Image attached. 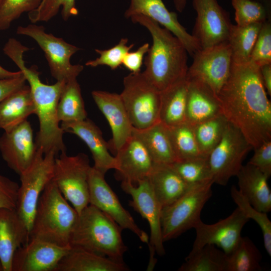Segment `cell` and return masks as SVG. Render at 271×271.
Here are the masks:
<instances>
[{
	"label": "cell",
	"instance_id": "obj_1",
	"mask_svg": "<svg viewBox=\"0 0 271 271\" xmlns=\"http://www.w3.org/2000/svg\"><path fill=\"white\" fill-rule=\"evenodd\" d=\"M218 99L222 114L253 149L271 140V103L259 66L232 63Z\"/></svg>",
	"mask_w": 271,
	"mask_h": 271
},
{
	"label": "cell",
	"instance_id": "obj_2",
	"mask_svg": "<svg viewBox=\"0 0 271 271\" xmlns=\"http://www.w3.org/2000/svg\"><path fill=\"white\" fill-rule=\"evenodd\" d=\"M29 48L15 38L8 39L3 51L17 65L25 76L30 87L35 106V114L39 122V130L36 138L37 149L44 154L66 152L63 142L64 131L59 124L57 107L61 93L65 87V81H57L53 84L44 83L40 78L37 66L28 67L24 60V54Z\"/></svg>",
	"mask_w": 271,
	"mask_h": 271
},
{
	"label": "cell",
	"instance_id": "obj_3",
	"mask_svg": "<svg viewBox=\"0 0 271 271\" xmlns=\"http://www.w3.org/2000/svg\"><path fill=\"white\" fill-rule=\"evenodd\" d=\"M134 23L145 27L153 40L145 57L143 72L160 92L186 77L188 52L182 42L170 31L150 18L134 15L129 18Z\"/></svg>",
	"mask_w": 271,
	"mask_h": 271
},
{
	"label": "cell",
	"instance_id": "obj_4",
	"mask_svg": "<svg viewBox=\"0 0 271 271\" xmlns=\"http://www.w3.org/2000/svg\"><path fill=\"white\" fill-rule=\"evenodd\" d=\"M121 227L110 217L89 204L79 214L69 245L124 262L127 249Z\"/></svg>",
	"mask_w": 271,
	"mask_h": 271
},
{
	"label": "cell",
	"instance_id": "obj_5",
	"mask_svg": "<svg viewBox=\"0 0 271 271\" xmlns=\"http://www.w3.org/2000/svg\"><path fill=\"white\" fill-rule=\"evenodd\" d=\"M78 215L51 180L39 197L29 239L36 238L61 246H70Z\"/></svg>",
	"mask_w": 271,
	"mask_h": 271
},
{
	"label": "cell",
	"instance_id": "obj_6",
	"mask_svg": "<svg viewBox=\"0 0 271 271\" xmlns=\"http://www.w3.org/2000/svg\"><path fill=\"white\" fill-rule=\"evenodd\" d=\"M212 179L192 185L174 202L162 208L161 227L164 242L175 238L194 228L201 220V211L212 194Z\"/></svg>",
	"mask_w": 271,
	"mask_h": 271
},
{
	"label": "cell",
	"instance_id": "obj_7",
	"mask_svg": "<svg viewBox=\"0 0 271 271\" xmlns=\"http://www.w3.org/2000/svg\"><path fill=\"white\" fill-rule=\"evenodd\" d=\"M120 94L132 126L147 128L160 121L161 92L143 72L130 73L123 78Z\"/></svg>",
	"mask_w": 271,
	"mask_h": 271
},
{
	"label": "cell",
	"instance_id": "obj_8",
	"mask_svg": "<svg viewBox=\"0 0 271 271\" xmlns=\"http://www.w3.org/2000/svg\"><path fill=\"white\" fill-rule=\"evenodd\" d=\"M91 168L88 156L83 153L70 156L63 152L55 158L52 180L78 214L89 204Z\"/></svg>",
	"mask_w": 271,
	"mask_h": 271
},
{
	"label": "cell",
	"instance_id": "obj_9",
	"mask_svg": "<svg viewBox=\"0 0 271 271\" xmlns=\"http://www.w3.org/2000/svg\"><path fill=\"white\" fill-rule=\"evenodd\" d=\"M17 34L31 38L37 43L45 54L51 75L57 81H67L76 79L83 70L80 64L73 65L71 57L80 49L66 42L62 38L45 32L43 26L34 23L20 26Z\"/></svg>",
	"mask_w": 271,
	"mask_h": 271
},
{
	"label": "cell",
	"instance_id": "obj_10",
	"mask_svg": "<svg viewBox=\"0 0 271 271\" xmlns=\"http://www.w3.org/2000/svg\"><path fill=\"white\" fill-rule=\"evenodd\" d=\"M55 154H44L38 149L32 165L19 176V185L16 210L28 226L29 231L39 197L47 185L52 180Z\"/></svg>",
	"mask_w": 271,
	"mask_h": 271
},
{
	"label": "cell",
	"instance_id": "obj_11",
	"mask_svg": "<svg viewBox=\"0 0 271 271\" xmlns=\"http://www.w3.org/2000/svg\"><path fill=\"white\" fill-rule=\"evenodd\" d=\"M252 149L240 131L229 122L221 141L208 156L214 183L226 186L237 175Z\"/></svg>",
	"mask_w": 271,
	"mask_h": 271
},
{
	"label": "cell",
	"instance_id": "obj_12",
	"mask_svg": "<svg viewBox=\"0 0 271 271\" xmlns=\"http://www.w3.org/2000/svg\"><path fill=\"white\" fill-rule=\"evenodd\" d=\"M192 57L186 78L206 86L218 97L228 79L232 64L227 41L200 49Z\"/></svg>",
	"mask_w": 271,
	"mask_h": 271
},
{
	"label": "cell",
	"instance_id": "obj_13",
	"mask_svg": "<svg viewBox=\"0 0 271 271\" xmlns=\"http://www.w3.org/2000/svg\"><path fill=\"white\" fill-rule=\"evenodd\" d=\"M122 190L131 197L129 205L148 222L150 236L148 246L150 258L147 270H153L157 261L156 254L162 256L165 254L161 227L162 207L159 204L148 179L133 185L122 181Z\"/></svg>",
	"mask_w": 271,
	"mask_h": 271
},
{
	"label": "cell",
	"instance_id": "obj_14",
	"mask_svg": "<svg viewBox=\"0 0 271 271\" xmlns=\"http://www.w3.org/2000/svg\"><path fill=\"white\" fill-rule=\"evenodd\" d=\"M104 174L91 167L88 179L89 204L112 219L122 229H128L148 244L149 237L136 224L129 212L121 204L117 196L106 183Z\"/></svg>",
	"mask_w": 271,
	"mask_h": 271
},
{
	"label": "cell",
	"instance_id": "obj_15",
	"mask_svg": "<svg viewBox=\"0 0 271 271\" xmlns=\"http://www.w3.org/2000/svg\"><path fill=\"white\" fill-rule=\"evenodd\" d=\"M192 5L197 17L191 35L200 49L227 41L232 24L229 13L217 0H192Z\"/></svg>",
	"mask_w": 271,
	"mask_h": 271
},
{
	"label": "cell",
	"instance_id": "obj_16",
	"mask_svg": "<svg viewBox=\"0 0 271 271\" xmlns=\"http://www.w3.org/2000/svg\"><path fill=\"white\" fill-rule=\"evenodd\" d=\"M249 220L238 207L227 217L214 224L204 223L201 219L194 228L196 237L188 255L207 244L217 246L227 255L230 254L238 243L242 229Z\"/></svg>",
	"mask_w": 271,
	"mask_h": 271
},
{
	"label": "cell",
	"instance_id": "obj_17",
	"mask_svg": "<svg viewBox=\"0 0 271 271\" xmlns=\"http://www.w3.org/2000/svg\"><path fill=\"white\" fill-rule=\"evenodd\" d=\"M38 152L32 126L27 120L0 137V152L8 167L18 175L34 161Z\"/></svg>",
	"mask_w": 271,
	"mask_h": 271
},
{
	"label": "cell",
	"instance_id": "obj_18",
	"mask_svg": "<svg viewBox=\"0 0 271 271\" xmlns=\"http://www.w3.org/2000/svg\"><path fill=\"white\" fill-rule=\"evenodd\" d=\"M70 246H61L36 238L19 247L14 253L12 271H54Z\"/></svg>",
	"mask_w": 271,
	"mask_h": 271
},
{
	"label": "cell",
	"instance_id": "obj_19",
	"mask_svg": "<svg viewBox=\"0 0 271 271\" xmlns=\"http://www.w3.org/2000/svg\"><path fill=\"white\" fill-rule=\"evenodd\" d=\"M134 15H144L164 26L182 42L190 56L200 49L196 40L179 23L177 14L170 12L162 0H130L124 16L129 19Z\"/></svg>",
	"mask_w": 271,
	"mask_h": 271
},
{
	"label": "cell",
	"instance_id": "obj_20",
	"mask_svg": "<svg viewBox=\"0 0 271 271\" xmlns=\"http://www.w3.org/2000/svg\"><path fill=\"white\" fill-rule=\"evenodd\" d=\"M115 153L114 169L122 181L137 185L148 178L155 163L138 138L132 134Z\"/></svg>",
	"mask_w": 271,
	"mask_h": 271
},
{
	"label": "cell",
	"instance_id": "obj_21",
	"mask_svg": "<svg viewBox=\"0 0 271 271\" xmlns=\"http://www.w3.org/2000/svg\"><path fill=\"white\" fill-rule=\"evenodd\" d=\"M91 95L109 124L112 139L108 144L116 153L131 137L133 127L121 96L102 90H94Z\"/></svg>",
	"mask_w": 271,
	"mask_h": 271
},
{
	"label": "cell",
	"instance_id": "obj_22",
	"mask_svg": "<svg viewBox=\"0 0 271 271\" xmlns=\"http://www.w3.org/2000/svg\"><path fill=\"white\" fill-rule=\"evenodd\" d=\"M60 126L64 132L75 134L86 144L92 154L94 168L104 174L115 169V157L110 155L108 144L92 121L87 118L78 121L61 122Z\"/></svg>",
	"mask_w": 271,
	"mask_h": 271
},
{
	"label": "cell",
	"instance_id": "obj_23",
	"mask_svg": "<svg viewBox=\"0 0 271 271\" xmlns=\"http://www.w3.org/2000/svg\"><path fill=\"white\" fill-rule=\"evenodd\" d=\"M29 234L16 209H0V259L4 271H12L14 254L29 241Z\"/></svg>",
	"mask_w": 271,
	"mask_h": 271
},
{
	"label": "cell",
	"instance_id": "obj_24",
	"mask_svg": "<svg viewBox=\"0 0 271 271\" xmlns=\"http://www.w3.org/2000/svg\"><path fill=\"white\" fill-rule=\"evenodd\" d=\"M239 191L255 209L268 213L271 210V191L268 178L258 169L247 163L236 176Z\"/></svg>",
	"mask_w": 271,
	"mask_h": 271
},
{
	"label": "cell",
	"instance_id": "obj_25",
	"mask_svg": "<svg viewBox=\"0 0 271 271\" xmlns=\"http://www.w3.org/2000/svg\"><path fill=\"white\" fill-rule=\"evenodd\" d=\"M187 80V123L193 126L222 114L218 97L210 89L197 82Z\"/></svg>",
	"mask_w": 271,
	"mask_h": 271
},
{
	"label": "cell",
	"instance_id": "obj_26",
	"mask_svg": "<svg viewBox=\"0 0 271 271\" xmlns=\"http://www.w3.org/2000/svg\"><path fill=\"white\" fill-rule=\"evenodd\" d=\"M148 180L162 208L174 202L192 186L171 165L155 163Z\"/></svg>",
	"mask_w": 271,
	"mask_h": 271
},
{
	"label": "cell",
	"instance_id": "obj_27",
	"mask_svg": "<svg viewBox=\"0 0 271 271\" xmlns=\"http://www.w3.org/2000/svg\"><path fill=\"white\" fill-rule=\"evenodd\" d=\"M128 269L124 262L71 247L59 261L54 271H126Z\"/></svg>",
	"mask_w": 271,
	"mask_h": 271
},
{
	"label": "cell",
	"instance_id": "obj_28",
	"mask_svg": "<svg viewBox=\"0 0 271 271\" xmlns=\"http://www.w3.org/2000/svg\"><path fill=\"white\" fill-rule=\"evenodd\" d=\"M35 106L29 85H25L0 102V129L8 131L35 114Z\"/></svg>",
	"mask_w": 271,
	"mask_h": 271
},
{
	"label": "cell",
	"instance_id": "obj_29",
	"mask_svg": "<svg viewBox=\"0 0 271 271\" xmlns=\"http://www.w3.org/2000/svg\"><path fill=\"white\" fill-rule=\"evenodd\" d=\"M132 134L144 144L155 163L170 165L177 161L168 127L160 121L144 129L133 127Z\"/></svg>",
	"mask_w": 271,
	"mask_h": 271
},
{
	"label": "cell",
	"instance_id": "obj_30",
	"mask_svg": "<svg viewBox=\"0 0 271 271\" xmlns=\"http://www.w3.org/2000/svg\"><path fill=\"white\" fill-rule=\"evenodd\" d=\"M188 81L186 77L161 92L160 121L167 126L186 122Z\"/></svg>",
	"mask_w": 271,
	"mask_h": 271
},
{
	"label": "cell",
	"instance_id": "obj_31",
	"mask_svg": "<svg viewBox=\"0 0 271 271\" xmlns=\"http://www.w3.org/2000/svg\"><path fill=\"white\" fill-rule=\"evenodd\" d=\"M262 24L255 23L246 26L232 24L227 41L230 48L233 63L244 64L249 62Z\"/></svg>",
	"mask_w": 271,
	"mask_h": 271
},
{
	"label": "cell",
	"instance_id": "obj_32",
	"mask_svg": "<svg viewBox=\"0 0 271 271\" xmlns=\"http://www.w3.org/2000/svg\"><path fill=\"white\" fill-rule=\"evenodd\" d=\"M57 116L60 122H71L87 118V112L77 79L67 81L60 97Z\"/></svg>",
	"mask_w": 271,
	"mask_h": 271
},
{
	"label": "cell",
	"instance_id": "obj_33",
	"mask_svg": "<svg viewBox=\"0 0 271 271\" xmlns=\"http://www.w3.org/2000/svg\"><path fill=\"white\" fill-rule=\"evenodd\" d=\"M227 254L215 245L207 244L192 255L179 268V271H226Z\"/></svg>",
	"mask_w": 271,
	"mask_h": 271
},
{
	"label": "cell",
	"instance_id": "obj_34",
	"mask_svg": "<svg viewBox=\"0 0 271 271\" xmlns=\"http://www.w3.org/2000/svg\"><path fill=\"white\" fill-rule=\"evenodd\" d=\"M261 254L248 237H241L234 249L227 255L226 271H260Z\"/></svg>",
	"mask_w": 271,
	"mask_h": 271
},
{
	"label": "cell",
	"instance_id": "obj_35",
	"mask_svg": "<svg viewBox=\"0 0 271 271\" xmlns=\"http://www.w3.org/2000/svg\"><path fill=\"white\" fill-rule=\"evenodd\" d=\"M229 122L221 114L193 126L196 140L203 156L208 157L218 144Z\"/></svg>",
	"mask_w": 271,
	"mask_h": 271
},
{
	"label": "cell",
	"instance_id": "obj_36",
	"mask_svg": "<svg viewBox=\"0 0 271 271\" xmlns=\"http://www.w3.org/2000/svg\"><path fill=\"white\" fill-rule=\"evenodd\" d=\"M167 127L177 161L206 157L200 152L192 125L186 122Z\"/></svg>",
	"mask_w": 271,
	"mask_h": 271
},
{
	"label": "cell",
	"instance_id": "obj_37",
	"mask_svg": "<svg viewBox=\"0 0 271 271\" xmlns=\"http://www.w3.org/2000/svg\"><path fill=\"white\" fill-rule=\"evenodd\" d=\"M236 25L263 23L270 19V7L256 0H231Z\"/></svg>",
	"mask_w": 271,
	"mask_h": 271
},
{
	"label": "cell",
	"instance_id": "obj_38",
	"mask_svg": "<svg viewBox=\"0 0 271 271\" xmlns=\"http://www.w3.org/2000/svg\"><path fill=\"white\" fill-rule=\"evenodd\" d=\"M170 165L189 185L212 179L208 157H200L177 161Z\"/></svg>",
	"mask_w": 271,
	"mask_h": 271
},
{
	"label": "cell",
	"instance_id": "obj_39",
	"mask_svg": "<svg viewBox=\"0 0 271 271\" xmlns=\"http://www.w3.org/2000/svg\"><path fill=\"white\" fill-rule=\"evenodd\" d=\"M231 196L237 207L249 220L253 219L259 226L263 235L264 248L271 256V222L267 213L260 211L251 206L246 198L235 186L231 188Z\"/></svg>",
	"mask_w": 271,
	"mask_h": 271
},
{
	"label": "cell",
	"instance_id": "obj_40",
	"mask_svg": "<svg viewBox=\"0 0 271 271\" xmlns=\"http://www.w3.org/2000/svg\"><path fill=\"white\" fill-rule=\"evenodd\" d=\"M61 7L64 21L78 14L75 0H45L37 9L28 13L29 19L32 23L49 21L57 15Z\"/></svg>",
	"mask_w": 271,
	"mask_h": 271
},
{
	"label": "cell",
	"instance_id": "obj_41",
	"mask_svg": "<svg viewBox=\"0 0 271 271\" xmlns=\"http://www.w3.org/2000/svg\"><path fill=\"white\" fill-rule=\"evenodd\" d=\"M43 0H4L0 7V31L8 29L24 13L37 9Z\"/></svg>",
	"mask_w": 271,
	"mask_h": 271
},
{
	"label": "cell",
	"instance_id": "obj_42",
	"mask_svg": "<svg viewBox=\"0 0 271 271\" xmlns=\"http://www.w3.org/2000/svg\"><path fill=\"white\" fill-rule=\"evenodd\" d=\"M127 38H122L119 43L113 47L106 50L95 49L99 57L94 60H89L85 63V65L96 67L100 65L108 66L111 70H115L122 63L125 54L133 48L134 44L129 46Z\"/></svg>",
	"mask_w": 271,
	"mask_h": 271
},
{
	"label": "cell",
	"instance_id": "obj_43",
	"mask_svg": "<svg viewBox=\"0 0 271 271\" xmlns=\"http://www.w3.org/2000/svg\"><path fill=\"white\" fill-rule=\"evenodd\" d=\"M249 62L259 67L271 63L270 19L262 24L252 49Z\"/></svg>",
	"mask_w": 271,
	"mask_h": 271
},
{
	"label": "cell",
	"instance_id": "obj_44",
	"mask_svg": "<svg viewBox=\"0 0 271 271\" xmlns=\"http://www.w3.org/2000/svg\"><path fill=\"white\" fill-rule=\"evenodd\" d=\"M19 185L0 173V209H16Z\"/></svg>",
	"mask_w": 271,
	"mask_h": 271
},
{
	"label": "cell",
	"instance_id": "obj_45",
	"mask_svg": "<svg viewBox=\"0 0 271 271\" xmlns=\"http://www.w3.org/2000/svg\"><path fill=\"white\" fill-rule=\"evenodd\" d=\"M254 150V154L247 163L258 169L269 178L271 175V140Z\"/></svg>",
	"mask_w": 271,
	"mask_h": 271
},
{
	"label": "cell",
	"instance_id": "obj_46",
	"mask_svg": "<svg viewBox=\"0 0 271 271\" xmlns=\"http://www.w3.org/2000/svg\"><path fill=\"white\" fill-rule=\"evenodd\" d=\"M149 48V44L146 43L140 46L136 51H129L124 56L122 64L131 73L140 72L144 57L148 52Z\"/></svg>",
	"mask_w": 271,
	"mask_h": 271
},
{
	"label": "cell",
	"instance_id": "obj_47",
	"mask_svg": "<svg viewBox=\"0 0 271 271\" xmlns=\"http://www.w3.org/2000/svg\"><path fill=\"white\" fill-rule=\"evenodd\" d=\"M26 82L23 73L16 77L0 79V102L11 93L26 85Z\"/></svg>",
	"mask_w": 271,
	"mask_h": 271
},
{
	"label": "cell",
	"instance_id": "obj_48",
	"mask_svg": "<svg viewBox=\"0 0 271 271\" xmlns=\"http://www.w3.org/2000/svg\"><path fill=\"white\" fill-rule=\"evenodd\" d=\"M262 81L267 92L271 95V63L259 67Z\"/></svg>",
	"mask_w": 271,
	"mask_h": 271
},
{
	"label": "cell",
	"instance_id": "obj_49",
	"mask_svg": "<svg viewBox=\"0 0 271 271\" xmlns=\"http://www.w3.org/2000/svg\"><path fill=\"white\" fill-rule=\"evenodd\" d=\"M22 74V72L20 70L15 72L11 71L5 69L0 65V79L16 77Z\"/></svg>",
	"mask_w": 271,
	"mask_h": 271
},
{
	"label": "cell",
	"instance_id": "obj_50",
	"mask_svg": "<svg viewBox=\"0 0 271 271\" xmlns=\"http://www.w3.org/2000/svg\"><path fill=\"white\" fill-rule=\"evenodd\" d=\"M173 2L177 11L182 12L186 7L187 0H173Z\"/></svg>",
	"mask_w": 271,
	"mask_h": 271
},
{
	"label": "cell",
	"instance_id": "obj_51",
	"mask_svg": "<svg viewBox=\"0 0 271 271\" xmlns=\"http://www.w3.org/2000/svg\"><path fill=\"white\" fill-rule=\"evenodd\" d=\"M270 7V0H256Z\"/></svg>",
	"mask_w": 271,
	"mask_h": 271
},
{
	"label": "cell",
	"instance_id": "obj_52",
	"mask_svg": "<svg viewBox=\"0 0 271 271\" xmlns=\"http://www.w3.org/2000/svg\"><path fill=\"white\" fill-rule=\"evenodd\" d=\"M0 271H4V268H3V264L1 262V259H0Z\"/></svg>",
	"mask_w": 271,
	"mask_h": 271
},
{
	"label": "cell",
	"instance_id": "obj_53",
	"mask_svg": "<svg viewBox=\"0 0 271 271\" xmlns=\"http://www.w3.org/2000/svg\"><path fill=\"white\" fill-rule=\"evenodd\" d=\"M4 0H0V7L2 5L3 2Z\"/></svg>",
	"mask_w": 271,
	"mask_h": 271
},
{
	"label": "cell",
	"instance_id": "obj_54",
	"mask_svg": "<svg viewBox=\"0 0 271 271\" xmlns=\"http://www.w3.org/2000/svg\"><path fill=\"white\" fill-rule=\"evenodd\" d=\"M45 1V0H43L42 2H43V1Z\"/></svg>",
	"mask_w": 271,
	"mask_h": 271
}]
</instances>
